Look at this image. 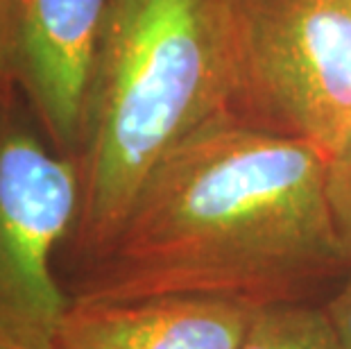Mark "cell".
<instances>
[{
	"label": "cell",
	"mask_w": 351,
	"mask_h": 349,
	"mask_svg": "<svg viewBox=\"0 0 351 349\" xmlns=\"http://www.w3.org/2000/svg\"><path fill=\"white\" fill-rule=\"evenodd\" d=\"M331 157L227 114L168 154L75 302L213 295L297 302L349 268L326 197Z\"/></svg>",
	"instance_id": "6da1fadb"
},
{
	"label": "cell",
	"mask_w": 351,
	"mask_h": 349,
	"mask_svg": "<svg viewBox=\"0 0 351 349\" xmlns=\"http://www.w3.org/2000/svg\"><path fill=\"white\" fill-rule=\"evenodd\" d=\"M238 86L236 0H109L73 229L86 265L111 248L163 159L234 114Z\"/></svg>",
	"instance_id": "7a4b0ae2"
},
{
	"label": "cell",
	"mask_w": 351,
	"mask_h": 349,
	"mask_svg": "<svg viewBox=\"0 0 351 349\" xmlns=\"http://www.w3.org/2000/svg\"><path fill=\"white\" fill-rule=\"evenodd\" d=\"M236 7L243 121L311 141L333 157L351 123V0H236Z\"/></svg>",
	"instance_id": "3957f363"
},
{
	"label": "cell",
	"mask_w": 351,
	"mask_h": 349,
	"mask_svg": "<svg viewBox=\"0 0 351 349\" xmlns=\"http://www.w3.org/2000/svg\"><path fill=\"white\" fill-rule=\"evenodd\" d=\"M75 166L0 105V349H59L71 306L52 256L80 218Z\"/></svg>",
	"instance_id": "277c9868"
},
{
	"label": "cell",
	"mask_w": 351,
	"mask_h": 349,
	"mask_svg": "<svg viewBox=\"0 0 351 349\" xmlns=\"http://www.w3.org/2000/svg\"><path fill=\"white\" fill-rule=\"evenodd\" d=\"M109 0H0V80L23 86L55 145L84 141Z\"/></svg>",
	"instance_id": "5b68a950"
},
{
	"label": "cell",
	"mask_w": 351,
	"mask_h": 349,
	"mask_svg": "<svg viewBox=\"0 0 351 349\" xmlns=\"http://www.w3.org/2000/svg\"><path fill=\"white\" fill-rule=\"evenodd\" d=\"M258 304L213 295H156L75 302L59 349H238Z\"/></svg>",
	"instance_id": "8992f818"
},
{
	"label": "cell",
	"mask_w": 351,
	"mask_h": 349,
	"mask_svg": "<svg viewBox=\"0 0 351 349\" xmlns=\"http://www.w3.org/2000/svg\"><path fill=\"white\" fill-rule=\"evenodd\" d=\"M238 349H349L326 309L276 302L256 309Z\"/></svg>",
	"instance_id": "52a82bcc"
},
{
	"label": "cell",
	"mask_w": 351,
	"mask_h": 349,
	"mask_svg": "<svg viewBox=\"0 0 351 349\" xmlns=\"http://www.w3.org/2000/svg\"><path fill=\"white\" fill-rule=\"evenodd\" d=\"M326 197L335 236H338L345 261L351 268V161H328Z\"/></svg>",
	"instance_id": "ba28073f"
},
{
	"label": "cell",
	"mask_w": 351,
	"mask_h": 349,
	"mask_svg": "<svg viewBox=\"0 0 351 349\" xmlns=\"http://www.w3.org/2000/svg\"><path fill=\"white\" fill-rule=\"evenodd\" d=\"M326 313L331 315L335 329L340 331L345 345L351 349V272L345 281V286H342L340 291L335 293L333 300L326 304Z\"/></svg>",
	"instance_id": "9c48e42d"
},
{
	"label": "cell",
	"mask_w": 351,
	"mask_h": 349,
	"mask_svg": "<svg viewBox=\"0 0 351 349\" xmlns=\"http://www.w3.org/2000/svg\"><path fill=\"white\" fill-rule=\"evenodd\" d=\"M331 159H342V161H351V123H349V128L345 132V136H342V143L340 147L335 150V154Z\"/></svg>",
	"instance_id": "30bf717a"
}]
</instances>
